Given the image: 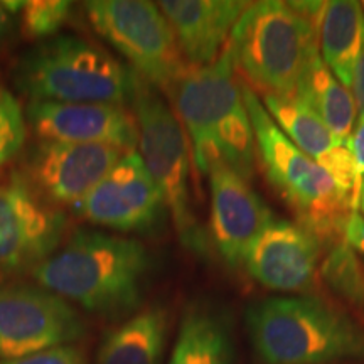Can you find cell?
I'll return each mask as SVG.
<instances>
[{
    "label": "cell",
    "instance_id": "cell-1",
    "mask_svg": "<svg viewBox=\"0 0 364 364\" xmlns=\"http://www.w3.org/2000/svg\"><path fill=\"white\" fill-rule=\"evenodd\" d=\"M152 265L140 240L78 230L31 277L91 314L122 316L140 306Z\"/></svg>",
    "mask_w": 364,
    "mask_h": 364
},
{
    "label": "cell",
    "instance_id": "cell-2",
    "mask_svg": "<svg viewBox=\"0 0 364 364\" xmlns=\"http://www.w3.org/2000/svg\"><path fill=\"white\" fill-rule=\"evenodd\" d=\"M169 97L199 174L208 176L215 166H225L252 181L257 145L228 46L213 65L191 68Z\"/></svg>",
    "mask_w": 364,
    "mask_h": 364
},
{
    "label": "cell",
    "instance_id": "cell-3",
    "mask_svg": "<svg viewBox=\"0 0 364 364\" xmlns=\"http://www.w3.org/2000/svg\"><path fill=\"white\" fill-rule=\"evenodd\" d=\"M250 339L265 364L364 361V329L312 295L268 297L247 311Z\"/></svg>",
    "mask_w": 364,
    "mask_h": 364
},
{
    "label": "cell",
    "instance_id": "cell-4",
    "mask_svg": "<svg viewBox=\"0 0 364 364\" xmlns=\"http://www.w3.org/2000/svg\"><path fill=\"white\" fill-rule=\"evenodd\" d=\"M238 80L252 120L257 159L268 182L292 209L299 225L317 236L324 247L343 240L346 221L353 213L351 199L279 129L257 91Z\"/></svg>",
    "mask_w": 364,
    "mask_h": 364
},
{
    "label": "cell",
    "instance_id": "cell-5",
    "mask_svg": "<svg viewBox=\"0 0 364 364\" xmlns=\"http://www.w3.org/2000/svg\"><path fill=\"white\" fill-rule=\"evenodd\" d=\"M14 83L29 102L129 105L136 73L100 46L58 34L24 53Z\"/></svg>",
    "mask_w": 364,
    "mask_h": 364
},
{
    "label": "cell",
    "instance_id": "cell-6",
    "mask_svg": "<svg viewBox=\"0 0 364 364\" xmlns=\"http://www.w3.org/2000/svg\"><path fill=\"white\" fill-rule=\"evenodd\" d=\"M235 71L262 95L292 97L309 56L318 48L316 26L289 2H252L228 39Z\"/></svg>",
    "mask_w": 364,
    "mask_h": 364
},
{
    "label": "cell",
    "instance_id": "cell-7",
    "mask_svg": "<svg viewBox=\"0 0 364 364\" xmlns=\"http://www.w3.org/2000/svg\"><path fill=\"white\" fill-rule=\"evenodd\" d=\"M130 105L139 127L140 156L161 189L177 238L186 250L208 257L209 240L191 193V145L179 118L156 86L140 75Z\"/></svg>",
    "mask_w": 364,
    "mask_h": 364
},
{
    "label": "cell",
    "instance_id": "cell-8",
    "mask_svg": "<svg viewBox=\"0 0 364 364\" xmlns=\"http://www.w3.org/2000/svg\"><path fill=\"white\" fill-rule=\"evenodd\" d=\"M85 12L93 29L124 56L136 75L171 90L191 70L176 34L157 4L147 0H90Z\"/></svg>",
    "mask_w": 364,
    "mask_h": 364
},
{
    "label": "cell",
    "instance_id": "cell-9",
    "mask_svg": "<svg viewBox=\"0 0 364 364\" xmlns=\"http://www.w3.org/2000/svg\"><path fill=\"white\" fill-rule=\"evenodd\" d=\"M86 334L78 309L36 282L0 284L2 361L68 346Z\"/></svg>",
    "mask_w": 364,
    "mask_h": 364
},
{
    "label": "cell",
    "instance_id": "cell-10",
    "mask_svg": "<svg viewBox=\"0 0 364 364\" xmlns=\"http://www.w3.org/2000/svg\"><path fill=\"white\" fill-rule=\"evenodd\" d=\"M68 218L36 193L21 171L0 181V272H33L63 247Z\"/></svg>",
    "mask_w": 364,
    "mask_h": 364
},
{
    "label": "cell",
    "instance_id": "cell-11",
    "mask_svg": "<svg viewBox=\"0 0 364 364\" xmlns=\"http://www.w3.org/2000/svg\"><path fill=\"white\" fill-rule=\"evenodd\" d=\"M75 213L117 233L150 235L161 230L169 211L139 150L127 152Z\"/></svg>",
    "mask_w": 364,
    "mask_h": 364
},
{
    "label": "cell",
    "instance_id": "cell-12",
    "mask_svg": "<svg viewBox=\"0 0 364 364\" xmlns=\"http://www.w3.org/2000/svg\"><path fill=\"white\" fill-rule=\"evenodd\" d=\"M125 154L110 145L39 140L26 152L21 172L49 204L75 208Z\"/></svg>",
    "mask_w": 364,
    "mask_h": 364
},
{
    "label": "cell",
    "instance_id": "cell-13",
    "mask_svg": "<svg viewBox=\"0 0 364 364\" xmlns=\"http://www.w3.org/2000/svg\"><path fill=\"white\" fill-rule=\"evenodd\" d=\"M322 248L307 228L273 216L250 247L243 267L265 289L304 294L316 285Z\"/></svg>",
    "mask_w": 364,
    "mask_h": 364
},
{
    "label": "cell",
    "instance_id": "cell-14",
    "mask_svg": "<svg viewBox=\"0 0 364 364\" xmlns=\"http://www.w3.org/2000/svg\"><path fill=\"white\" fill-rule=\"evenodd\" d=\"M26 122L39 140L110 145L124 152L139 147L135 115L125 105L29 102Z\"/></svg>",
    "mask_w": 364,
    "mask_h": 364
},
{
    "label": "cell",
    "instance_id": "cell-15",
    "mask_svg": "<svg viewBox=\"0 0 364 364\" xmlns=\"http://www.w3.org/2000/svg\"><path fill=\"white\" fill-rule=\"evenodd\" d=\"M209 179V230L221 260L230 268L243 267L248 250L273 218L250 181L225 166H215Z\"/></svg>",
    "mask_w": 364,
    "mask_h": 364
},
{
    "label": "cell",
    "instance_id": "cell-16",
    "mask_svg": "<svg viewBox=\"0 0 364 364\" xmlns=\"http://www.w3.org/2000/svg\"><path fill=\"white\" fill-rule=\"evenodd\" d=\"M262 103L279 129L321 166L351 199L358 211L359 186L349 142L341 140L299 97L262 95Z\"/></svg>",
    "mask_w": 364,
    "mask_h": 364
},
{
    "label": "cell",
    "instance_id": "cell-17",
    "mask_svg": "<svg viewBox=\"0 0 364 364\" xmlns=\"http://www.w3.org/2000/svg\"><path fill=\"white\" fill-rule=\"evenodd\" d=\"M174 31L191 68L213 65L228 44L236 22L252 2L245 0H164L157 4Z\"/></svg>",
    "mask_w": 364,
    "mask_h": 364
},
{
    "label": "cell",
    "instance_id": "cell-18",
    "mask_svg": "<svg viewBox=\"0 0 364 364\" xmlns=\"http://www.w3.org/2000/svg\"><path fill=\"white\" fill-rule=\"evenodd\" d=\"M318 54L332 75L348 90L353 88L354 75L364 54L363 2H326L318 24Z\"/></svg>",
    "mask_w": 364,
    "mask_h": 364
},
{
    "label": "cell",
    "instance_id": "cell-19",
    "mask_svg": "<svg viewBox=\"0 0 364 364\" xmlns=\"http://www.w3.org/2000/svg\"><path fill=\"white\" fill-rule=\"evenodd\" d=\"M167 336V309L145 307L105 334L97 364H162Z\"/></svg>",
    "mask_w": 364,
    "mask_h": 364
},
{
    "label": "cell",
    "instance_id": "cell-20",
    "mask_svg": "<svg viewBox=\"0 0 364 364\" xmlns=\"http://www.w3.org/2000/svg\"><path fill=\"white\" fill-rule=\"evenodd\" d=\"M295 97L302 100L332 134L348 142L358 122L356 102L353 91L346 88L324 65L318 48L309 56Z\"/></svg>",
    "mask_w": 364,
    "mask_h": 364
},
{
    "label": "cell",
    "instance_id": "cell-21",
    "mask_svg": "<svg viewBox=\"0 0 364 364\" xmlns=\"http://www.w3.org/2000/svg\"><path fill=\"white\" fill-rule=\"evenodd\" d=\"M167 364H235L226 318L206 306L186 309Z\"/></svg>",
    "mask_w": 364,
    "mask_h": 364
},
{
    "label": "cell",
    "instance_id": "cell-22",
    "mask_svg": "<svg viewBox=\"0 0 364 364\" xmlns=\"http://www.w3.org/2000/svg\"><path fill=\"white\" fill-rule=\"evenodd\" d=\"M321 275L341 299L356 307H364V265L344 238L327 250L321 262Z\"/></svg>",
    "mask_w": 364,
    "mask_h": 364
},
{
    "label": "cell",
    "instance_id": "cell-23",
    "mask_svg": "<svg viewBox=\"0 0 364 364\" xmlns=\"http://www.w3.org/2000/svg\"><path fill=\"white\" fill-rule=\"evenodd\" d=\"M22 33L33 41H48L59 34L70 21L73 2L65 0H31L22 7Z\"/></svg>",
    "mask_w": 364,
    "mask_h": 364
},
{
    "label": "cell",
    "instance_id": "cell-24",
    "mask_svg": "<svg viewBox=\"0 0 364 364\" xmlns=\"http://www.w3.org/2000/svg\"><path fill=\"white\" fill-rule=\"evenodd\" d=\"M26 144V112L19 100L0 85V169L7 166Z\"/></svg>",
    "mask_w": 364,
    "mask_h": 364
},
{
    "label": "cell",
    "instance_id": "cell-25",
    "mask_svg": "<svg viewBox=\"0 0 364 364\" xmlns=\"http://www.w3.org/2000/svg\"><path fill=\"white\" fill-rule=\"evenodd\" d=\"M0 364H88V358L78 346L68 344L24 358L7 359V361H0Z\"/></svg>",
    "mask_w": 364,
    "mask_h": 364
},
{
    "label": "cell",
    "instance_id": "cell-26",
    "mask_svg": "<svg viewBox=\"0 0 364 364\" xmlns=\"http://www.w3.org/2000/svg\"><path fill=\"white\" fill-rule=\"evenodd\" d=\"M348 142H349V149H351L354 169H356L359 194H361V188L364 182V118L363 117H358V122L356 125H354L353 134L349 136Z\"/></svg>",
    "mask_w": 364,
    "mask_h": 364
},
{
    "label": "cell",
    "instance_id": "cell-27",
    "mask_svg": "<svg viewBox=\"0 0 364 364\" xmlns=\"http://www.w3.org/2000/svg\"><path fill=\"white\" fill-rule=\"evenodd\" d=\"M343 238L354 252L364 255V215L353 211L346 221Z\"/></svg>",
    "mask_w": 364,
    "mask_h": 364
},
{
    "label": "cell",
    "instance_id": "cell-28",
    "mask_svg": "<svg viewBox=\"0 0 364 364\" xmlns=\"http://www.w3.org/2000/svg\"><path fill=\"white\" fill-rule=\"evenodd\" d=\"M353 97L354 102H356V108H358V117L364 118V54L359 61L356 75H354V81H353Z\"/></svg>",
    "mask_w": 364,
    "mask_h": 364
},
{
    "label": "cell",
    "instance_id": "cell-29",
    "mask_svg": "<svg viewBox=\"0 0 364 364\" xmlns=\"http://www.w3.org/2000/svg\"><path fill=\"white\" fill-rule=\"evenodd\" d=\"M11 22H12V14L4 7L2 2H0V44L4 43V39L7 38L9 31H11Z\"/></svg>",
    "mask_w": 364,
    "mask_h": 364
},
{
    "label": "cell",
    "instance_id": "cell-30",
    "mask_svg": "<svg viewBox=\"0 0 364 364\" xmlns=\"http://www.w3.org/2000/svg\"><path fill=\"white\" fill-rule=\"evenodd\" d=\"M361 211L364 215V182H363V188H361V194H359V203H358V213Z\"/></svg>",
    "mask_w": 364,
    "mask_h": 364
},
{
    "label": "cell",
    "instance_id": "cell-31",
    "mask_svg": "<svg viewBox=\"0 0 364 364\" xmlns=\"http://www.w3.org/2000/svg\"><path fill=\"white\" fill-rule=\"evenodd\" d=\"M363 7H364V2H363Z\"/></svg>",
    "mask_w": 364,
    "mask_h": 364
}]
</instances>
